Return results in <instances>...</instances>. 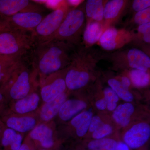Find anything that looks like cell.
Instances as JSON below:
<instances>
[{"label": "cell", "instance_id": "6da1fadb", "mask_svg": "<svg viewBox=\"0 0 150 150\" xmlns=\"http://www.w3.org/2000/svg\"><path fill=\"white\" fill-rule=\"evenodd\" d=\"M76 47L55 40L36 45L30 54V62L41 83L49 75L69 67Z\"/></svg>", "mask_w": 150, "mask_h": 150}, {"label": "cell", "instance_id": "7a4b0ae2", "mask_svg": "<svg viewBox=\"0 0 150 150\" xmlns=\"http://www.w3.org/2000/svg\"><path fill=\"white\" fill-rule=\"evenodd\" d=\"M100 58L97 52L89 48L76 47L65 75L67 88L74 91L87 85Z\"/></svg>", "mask_w": 150, "mask_h": 150}, {"label": "cell", "instance_id": "3957f363", "mask_svg": "<svg viewBox=\"0 0 150 150\" xmlns=\"http://www.w3.org/2000/svg\"><path fill=\"white\" fill-rule=\"evenodd\" d=\"M30 61L23 59L14 67L1 86L6 98L18 100L33 91L32 82L37 76Z\"/></svg>", "mask_w": 150, "mask_h": 150}, {"label": "cell", "instance_id": "277c9868", "mask_svg": "<svg viewBox=\"0 0 150 150\" xmlns=\"http://www.w3.org/2000/svg\"><path fill=\"white\" fill-rule=\"evenodd\" d=\"M36 45L33 32L10 28L0 33V54L3 56L24 59Z\"/></svg>", "mask_w": 150, "mask_h": 150}, {"label": "cell", "instance_id": "5b68a950", "mask_svg": "<svg viewBox=\"0 0 150 150\" xmlns=\"http://www.w3.org/2000/svg\"><path fill=\"white\" fill-rule=\"evenodd\" d=\"M86 20L83 5L81 4L72 8L51 40H59L75 47L79 46L85 28Z\"/></svg>", "mask_w": 150, "mask_h": 150}, {"label": "cell", "instance_id": "8992f818", "mask_svg": "<svg viewBox=\"0 0 150 150\" xmlns=\"http://www.w3.org/2000/svg\"><path fill=\"white\" fill-rule=\"evenodd\" d=\"M72 8L67 1H62L57 8L45 16L33 32L36 45L52 39Z\"/></svg>", "mask_w": 150, "mask_h": 150}, {"label": "cell", "instance_id": "52a82bcc", "mask_svg": "<svg viewBox=\"0 0 150 150\" xmlns=\"http://www.w3.org/2000/svg\"><path fill=\"white\" fill-rule=\"evenodd\" d=\"M110 59L112 65L117 68L148 72L150 68L149 56L137 48L113 53L110 55Z\"/></svg>", "mask_w": 150, "mask_h": 150}, {"label": "cell", "instance_id": "ba28073f", "mask_svg": "<svg viewBox=\"0 0 150 150\" xmlns=\"http://www.w3.org/2000/svg\"><path fill=\"white\" fill-rule=\"evenodd\" d=\"M134 39V32L111 26L105 30L98 42L105 50L112 51L122 48Z\"/></svg>", "mask_w": 150, "mask_h": 150}, {"label": "cell", "instance_id": "9c48e42d", "mask_svg": "<svg viewBox=\"0 0 150 150\" xmlns=\"http://www.w3.org/2000/svg\"><path fill=\"white\" fill-rule=\"evenodd\" d=\"M67 69L49 75L41 83L40 97L43 102H50L66 92L65 75Z\"/></svg>", "mask_w": 150, "mask_h": 150}, {"label": "cell", "instance_id": "30bf717a", "mask_svg": "<svg viewBox=\"0 0 150 150\" xmlns=\"http://www.w3.org/2000/svg\"><path fill=\"white\" fill-rule=\"evenodd\" d=\"M46 10L44 6L29 0H0V18L9 17L24 12H43Z\"/></svg>", "mask_w": 150, "mask_h": 150}, {"label": "cell", "instance_id": "8fae6325", "mask_svg": "<svg viewBox=\"0 0 150 150\" xmlns=\"http://www.w3.org/2000/svg\"><path fill=\"white\" fill-rule=\"evenodd\" d=\"M45 16L42 12L28 11L4 19L7 21L11 28L33 32Z\"/></svg>", "mask_w": 150, "mask_h": 150}, {"label": "cell", "instance_id": "7c38bea8", "mask_svg": "<svg viewBox=\"0 0 150 150\" xmlns=\"http://www.w3.org/2000/svg\"><path fill=\"white\" fill-rule=\"evenodd\" d=\"M150 136V127L147 123H140L134 125L126 132L124 141L132 149L141 147L147 142Z\"/></svg>", "mask_w": 150, "mask_h": 150}, {"label": "cell", "instance_id": "4fadbf2b", "mask_svg": "<svg viewBox=\"0 0 150 150\" xmlns=\"http://www.w3.org/2000/svg\"><path fill=\"white\" fill-rule=\"evenodd\" d=\"M129 1L125 0L108 1L103 11L104 30L118 21L128 6Z\"/></svg>", "mask_w": 150, "mask_h": 150}, {"label": "cell", "instance_id": "5bb4252c", "mask_svg": "<svg viewBox=\"0 0 150 150\" xmlns=\"http://www.w3.org/2000/svg\"><path fill=\"white\" fill-rule=\"evenodd\" d=\"M104 32L103 23L93 21H86L83 35L85 48H90L94 44L98 42Z\"/></svg>", "mask_w": 150, "mask_h": 150}, {"label": "cell", "instance_id": "9a60e30c", "mask_svg": "<svg viewBox=\"0 0 150 150\" xmlns=\"http://www.w3.org/2000/svg\"><path fill=\"white\" fill-rule=\"evenodd\" d=\"M30 136L33 139L40 142V146L44 149H50L54 145L53 131L45 124L35 126L31 131Z\"/></svg>", "mask_w": 150, "mask_h": 150}, {"label": "cell", "instance_id": "2e32d148", "mask_svg": "<svg viewBox=\"0 0 150 150\" xmlns=\"http://www.w3.org/2000/svg\"><path fill=\"white\" fill-rule=\"evenodd\" d=\"M86 107V103L83 100H68L62 104L58 113L62 120L69 121Z\"/></svg>", "mask_w": 150, "mask_h": 150}, {"label": "cell", "instance_id": "e0dca14e", "mask_svg": "<svg viewBox=\"0 0 150 150\" xmlns=\"http://www.w3.org/2000/svg\"><path fill=\"white\" fill-rule=\"evenodd\" d=\"M5 124L8 128L16 132L25 133L35 128L36 121L35 118L30 116H12L6 119Z\"/></svg>", "mask_w": 150, "mask_h": 150}, {"label": "cell", "instance_id": "ac0fdd59", "mask_svg": "<svg viewBox=\"0 0 150 150\" xmlns=\"http://www.w3.org/2000/svg\"><path fill=\"white\" fill-rule=\"evenodd\" d=\"M67 98L65 92L54 100L45 103L40 110L41 119L44 121H48L54 118L59 113L62 104L67 100Z\"/></svg>", "mask_w": 150, "mask_h": 150}, {"label": "cell", "instance_id": "d6986e66", "mask_svg": "<svg viewBox=\"0 0 150 150\" xmlns=\"http://www.w3.org/2000/svg\"><path fill=\"white\" fill-rule=\"evenodd\" d=\"M108 1L88 0L86 3L85 11L86 21H93L103 23V11Z\"/></svg>", "mask_w": 150, "mask_h": 150}, {"label": "cell", "instance_id": "ffe728a7", "mask_svg": "<svg viewBox=\"0 0 150 150\" xmlns=\"http://www.w3.org/2000/svg\"><path fill=\"white\" fill-rule=\"evenodd\" d=\"M40 100V96L33 91L25 97L16 100L14 105V110L20 114L32 112L37 108Z\"/></svg>", "mask_w": 150, "mask_h": 150}, {"label": "cell", "instance_id": "44dd1931", "mask_svg": "<svg viewBox=\"0 0 150 150\" xmlns=\"http://www.w3.org/2000/svg\"><path fill=\"white\" fill-rule=\"evenodd\" d=\"M22 139L20 134L8 128L3 131L1 144L5 149L10 148L11 150H18L21 146Z\"/></svg>", "mask_w": 150, "mask_h": 150}, {"label": "cell", "instance_id": "7402d4cb", "mask_svg": "<svg viewBox=\"0 0 150 150\" xmlns=\"http://www.w3.org/2000/svg\"><path fill=\"white\" fill-rule=\"evenodd\" d=\"M92 117V112L91 110H87L81 112L73 118L71 124L76 129L79 137H83L86 134Z\"/></svg>", "mask_w": 150, "mask_h": 150}, {"label": "cell", "instance_id": "603a6c76", "mask_svg": "<svg viewBox=\"0 0 150 150\" xmlns=\"http://www.w3.org/2000/svg\"><path fill=\"white\" fill-rule=\"evenodd\" d=\"M135 110L134 105L129 102L120 105L113 112V118L118 124L123 127L130 123L131 115Z\"/></svg>", "mask_w": 150, "mask_h": 150}, {"label": "cell", "instance_id": "cb8c5ba5", "mask_svg": "<svg viewBox=\"0 0 150 150\" xmlns=\"http://www.w3.org/2000/svg\"><path fill=\"white\" fill-rule=\"evenodd\" d=\"M108 83L110 87L117 94L118 97L127 102L133 101V95L129 91V89L124 86L120 81L115 79H110L108 80Z\"/></svg>", "mask_w": 150, "mask_h": 150}, {"label": "cell", "instance_id": "d4e9b609", "mask_svg": "<svg viewBox=\"0 0 150 150\" xmlns=\"http://www.w3.org/2000/svg\"><path fill=\"white\" fill-rule=\"evenodd\" d=\"M129 76L132 83L137 87H144L149 85L150 74L148 71L138 69H131Z\"/></svg>", "mask_w": 150, "mask_h": 150}, {"label": "cell", "instance_id": "484cf974", "mask_svg": "<svg viewBox=\"0 0 150 150\" xmlns=\"http://www.w3.org/2000/svg\"><path fill=\"white\" fill-rule=\"evenodd\" d=\"M117 144L114 140L103 138L92 141L89 143L88 147L91 150H115Z\"/></svg>", "mask_w": 150, "mask_h": 150}, {"label": "cell", "instance_id": "4316f807", "mask_svg": "<svg viewBox=\"0 0 150 150\" xmlns=\"http://www.w3.org/2000/svg\"><path fill=\"white\" fill-rule=\"evenodd\" d=\"M22 59L8 58L0 60V85L6 80L14 67Z\"/></svg>", "mask_w": 150, "mask_h": 150}, {"label": "cell", "instance_id": "83f0119b", "mask_svg": "<svg viewBox=\"0 0 150 150\" xmlns=\"http://www.w3.org/2000/svg\"><path fill=\"white\" fill-rule=\"evenodd\" d=\"M104 98L107 103V108L110 111L115 110L117 107V103L119 97L117 94L110 87L106 88L104 90Z\"/></svg>", "mask_w": 150, "mask_h": 150}, {"label": "cell", "instance_id": "f1b7e54d", "mask_svg": "<svg viewBox=\"0 0 150 150\" xmlns=\"http://www.w3.org/2000/svg\"><path fill=\"white\" fill-rule=\"evenodd\" d=\"M133 21L139 25L150 22V8L136 13Z\"/></svg>", "mask_w": 150, "mask_h": 150}, {"label": "cell", "instance_id": "f546056e", "mask_svg": "<svg viewBox=\"0 0 150 150\" xmlns=\"http://www.w3.org/2000/svg\"><path fill=\"white\" fill-rule=\"evenodd\" d=\"M112 128L108 124H103L99 128L94 131L92 137L95 139H103L112 132Z\"/></svg>", "mask_w": 150, "mask_h": 150}, {"label": "cell", "instance_id": "4dcf8cb0", "mask_svg": "<svg viewBox=\"0 0 150 150\" xmlns=\"http://www.w3.org/2000/svg\"><path fill=\"white\" fill-rule=\"evenodd\" d=\"M150 6L149 0H134L132 4V8L137 12L149 8Z\"/></svg>", "mask_w": 150, "mask_h": 150}, {"label": "cell", "instance_id": "1f68e13d", "mask_svg": "<svg viewBox=\"0 0 150 150\" xmlns=\"http://www.w3.org/2000/svg\"><path fill=\"white\" fill-rule=\"evenodd\" d=\"M103 124L102 120L98 116H93L92 118L89 128L90 132L93 133Z\"/></svg>", "mask_w": 150, "mask_h": 150}, {"label": "cell", "instance_id": "d6a6232c", "mask_svg": "<svg viewBox=\"0 0 150 150\" xmlns=\"http://www.w3.org/2000/svg\"><path fill=\"white\" fill-rule=\"evenodd\" d=\"M6 98L4 91L0 85V116L3 114L4 110L5 103Z\"/></svg>", "mask_w": 150, "mask_h": 150}, {"label": "cell", "instance_id": "836d02e7", "mask_svg": "<svg viewBox=\"0 0 150 150\" xmlns=\"http://www.w3.org/2000/svg\"><path fill=\"white\" fill-rule=\"evenodd\" d=\"M96 106L100 110H105L107 107V103L104 98L100 99L96 103Z\"/></svg>", "mask_w": 150, "mask_h": 150}, {"label": "cell", "instance_id": "e575fe53", "mask_svg": "<svg viewBox=\"0 0 150 150\" xmlns=\"http://www.w3.org/2000/svg\"><path fill=\"white\" fill-rule=\"evenodd\" d=\"M9 28L7 21L5 19L0 18V33Z\"/></svg>", "mask_w": 150, "mask_h": 150}, {"label": "cell", "instance_id": "d590c367", "mask_svg": "<svg viewBox=\"0 0 150 150\" xmlns=\"http://www.w3.org/2000/svg\"><path fill=\"white\" fill-rule=\"evenodd\" d=\"M121 82L124 86L126 87L127 88H129L131 85V81L129 78L127 77H122L121 79Z\"/></svg>", "mask_w": 150, "mask_h": 150}, {"label": "cell", "instance_id": "8d00e7d4", "mask_svg": "<svg viewBox=\"0 0 150 150\" xmlns=\"http://www.w3.org/2000/svg\"><path fill=\"white\" fill-rule=\"evenodd\" d=\"M115 150H129V147L125 143L120 142L117 143Z\"/></svg>", "mask_w": 150, "mask_h": 150}, {"label": "cell", "instance_id": "74e56055", "mask_svg": "<svg viewBox=\"0 0 150 150\" xmlns=\"http://www.w3.org/2000/svg\"><path fill=\"white\" fill-rule=\"evenodd\" d=\"M30 149L29 146L26 144H22L18 150H29Z\"/></svg>", "mask_w": 150, "mask_h": 150}, {"label": "cell", "instance_id": "f35d334b", "mask_svg": "<svg viewBox=\"0 0 150 150\" xmlns=\"http://www.w3.org/2000/svg\"><path fill=\"white\" fill-rule=\"evenodd\" d=\"M4 125L2 122L0 120V144H1V138L2 134L3 131H4Z\"/></svg>", "mask_w": 150, "mask_h": 150}, {"label": "cell", "instance_id": "ab89813d", "mask_svg": "<svg viewBox=\"0 0 150 150\" xmlns=\"http://www.w3.org/2000/svg\"><path fill=\"white\" fill-rule=\"evenodd\" d=\"M8 58H13L11 57H8V56H3V55L0 54V60H4V59H8Z\"/></svg>", "mask_w": 150, "mask_h": 150}, {"label": "cell", "instance_id": "60d3db41", "mask_svg": "<svg viewBox=\"0 0 150 150\" xmlns=\"http://www.w3.org/2000/svg\"><path fill=\"white\" fill-rule=\"evenodd\" d=\"M47 150V149H43V150Z\"/></svg>", "mask_w": 150, "mask_h": 150}, {"label": "cell", "instance_id": "b9f144b4", "mask_svg": "<svg viewBox=\"0 0 150 150\" xmlns=\"http://www.w3.org/2000/svg\"><path fill=\"white\" fill-rule=\"evenodd\" d=\"M29 150H33L31 149H29Z\"/></svg>", "mask_w": 150, "mask_h": 150}]
</instances>
